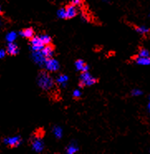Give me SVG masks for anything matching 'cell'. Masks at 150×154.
I'll return each mask as SVG.
<instances>
[{
  "label": "cell",
  "mask_w": 150,
  "mask_h": 154,
  "mask_svg": "<svg viewBox=\"0 0 150 154\" xmlns=\"http://www.w3.org/2000/svg\"><path fill=\"white\" fill-rule=\"evenodd\" d=\"M37 84L44 91H49L54 86V81L47 71H42L37 76Z\"/></svg>",
  "instance_id": "cell-1"
},
{
  "label": "cell",
  "mask_w": 150,
  "mask_h": 154,
  "mask_svg": "<svg viewBox=\"0 0 150 154\" xmlns=\"http://www.w3.org/2000/svg\"><path fill=\"white\" fill-rule=\"evenodd\" d=\"M6 52H7V51H5L4 49H0V59H2V58H4V57H5Z\"/></svg>",
  "instance_id": "cell-25"
},
{
  "label": "cell",
  "mask_w": 150,
  "mask_h": 154,
  "mask_svg": "<svg viewBox=\"0 0 150 154\" xmlns=\"http://www.w3.org/2000/svg\"><path fill=\"white\" fill-rule=\"evenodd\" d=\"M16 38H17V33L14 32H11L9 33H8L6 36V40L8 42H14Z\"/></svg>",
  "instance_id": "cell-19"
},
{
  "label": "cell",
  "mask_w": 150,
  "mask_h": 154,
  "mask_svg": "<svg viewBox=\"0 0 150 154\" xmlns=\"http://www.w3.org/2000/svg\"><path fill=\"white\" fill-rule=\"evenodd\" d=\"M81 3H82V0H72L71 4H73V5L77 7V6H80Z\"/></svg>",
  "instance_id": "cell-24"
},
{
  "label": "cell",
  "mask_w": 150,
  "mask_h": 154,
  "mask_svg": "<svg viewBox=\"0 0 150 154\" xmlns=\"http://www.w3.org/2000/svg\"><path fill=\"white\" fill-rule=\"evenodd\" d=\"M21 139L20 137L16 136V137H6L4 139V143L6 145H8L9 147H17L19 144L21 143Z\"/></svg>",
  "instance_id": "cell-7"
},
{
  "label": "cell",
  "mask_w": 150,
  "mask_h": 154,
  "mask_svg": "<svg viewBox=\"0 0 150 154\" xmlns=\"http://www.w3.org/2000/svg\"><path fill=\"white\" fill-rule=\"evenodd\" d=\"M32 147L37 152H42L44 148L43 141L42 140L40 137H35L33 140V142H32Z\"/></svg>",
  "instance_id": "cell-6"
},
{
  "label": "cell",
  "mask_w": 150,
  "mask_h": 154,
  "mask_svg": "<svg viewBox=\"0 0 150 154\" xmlns=\"http://www.w3.org/2000/svg\"><path fill=\"white\" fill-rule=\"evenodd\" d=\"M148 112H149V114H150V95H149V97H148Z\"/></svg>",
  "instance_id": "cell-26"
},
{
  "label": "cell",
  "mask_w": 150,
  "mask_h": 154,
  "mask_svg": "<svg viewBox=\"0 0 150 154\" xmlns=\"http://www.w3.org/2000/svg\"><path fill=\"white\" fill-rule=\"evenodd\" d=\"M68 81V76L66 75H60L57 78V82L60 85L61 87H66L67 86V82Z\"/></svg>",
  "instance_id": "cell-14"
},
{
  "label": "cell",
  "mask_w": 150,
  "mask_h": 154,
  "mask_svg": "<svg viewBox=\"0 0 150 154\" xmlns=\"http://www.w3.org/2000/svg\"><path fill=\"white\" fill-rule=\"evenodd\" d=\"M149 152H150V150H149Z\"/></svg>",
  "instance_id": "cell-29"
},
{
  "label": "cell",
  "mask_w": 150,
  "mask_h": 154,
  "mask_svg": "<svg viewBox=\"0 0 150 154\" xmlns=\"http://www.w3.org/2000/svg\"><path fill=\"white\" fill-rule=\"evenodd\" d=\"M131 94L133 95V96H140V95H142L143 94V91L139 90V89H133V91H131Z\"/></svg>",
  "instance_id": "cell-22"
},
{
  "label": "cell",
  "mask_w": 150,
  "mask_h": 154,
  "mask_svg": "<svg viewBox=\"0 0 150 154\" xmlns=\"http://www.w3.org/2000/svg\"><path fill=\"white\" fill-rule=\"evenodd\" d=\"M41 51L46 58H51V57H53L54 55L53 47L51 46L50 44L49 45H45V47L42 48V50Z\"/></svg>",
  "instance_id": "cell-10"
},
{
  "label": "cell",
  "mask_w": 150,
  "mask_h": 154,
  "mask_svg": "<svg viewBox=\"0 0 150 154\" xmlns=\"http://www.w3.org/2000/svg\"><path fill=\"white\" fill-rule=\"evenodd\" d=\"M41 38V40L42 41V42H43L45 45H49L52 42V38L49 35H47V34H42L41 36H39Z\"/></svg>",
  "instance_id": "cell-18"
},
{
  "label": "cell",
  "mask_w": 150,
  "mask_h": 154,
  "mask_svg": "<svg viewBox=\"0 0 150 154\" xmlns=\"http://www.w3.org/2000/svg\"><path fill=\"white\" fill-rule=\"evenodd\" d=\"M6 51H7V53L8 55L15 56V55H17L18 53L19 49H18V47L17 46V44H15L14 42H8Z\"/></svg>",
  "instance_id": "cell-9"
},
{
  "label": "cell",
  "mask_w": 150,
  "mask_h": 154,
  "mask_svg": "<svg viewBox=\"0 0 150 154\" xmlns=\"http://www.w3.org/2000/svg\"><path fill=\"white\" fill-rule=\"evenodd\" d=\"M96 83V79L90 75L88 71L82 72L80 76V87H84V86H90L93 85L94 84Z\"/></svg>",
  "instance_id": "cell-2"
},
{
  "label": "cell",
  "mask_w": 150,
  "mask_h": 154,
  "mask_svg": "<svg viewBox=\"0 0 150 154\" xmlns=\"http://www.w3.org/2000/svg\"><path fill=\"white\" fill-rule=\"evenodd\" d=\"M75 66H76V68L77 70H80V71H82V72H85V71H88L89 70V66L88 65L86 64V62L84 61L83 60H77L76 62H75Z\"/></svg>",
  "instance_id": "cell-11"
},
{
  "label": "cell",
  "mask_w": 150,
  "mask_h": 154,
  "mask_svg": "<svg viewBox=\"0 0 150 154\" xmlns=\"http://www.w3.org/2000/svg\"><path fill=\"white\" fill-rule=\"evenodd\" d=\"M135 30H136L138 33L141 34V35H144V34H147L149 32L150 28L146 27V26H139V27H136Z\"/></svg>",
  "instance_id": "cell-16"
},
{
  "label": "cell",
  "mask_w": 150,
  "mask_h": 154,
  "mask_svg": "<svg viewBox=\"0 0 150 154\" xmlns=\"http://www.w3.org/2000/svg\"><path fill=\"white\" fill-rule=\"evenodd\" d=\"M45 69L51 72H55L60 69V64L58 62V60L53 58H47L46 60V62L44 64Z\"/></svg>",
  "instance_id": "cell-3"
},
{
  "label": "cell",
  "mask_w": 150,
  "mask_h": 154,
  "mask_svg": "<svg viewBox=\"0 0 150 154\" xmlns=\"http://www.w3.org/2000/svg\"><path fill=\"white\" fill-rule=\"evenodd\" d=\"M138 56L143 57H150V51L146 48H141L138 53Z\"/></svg>",
  "instance_id": "cell-20"
},
{
  "label": "cell",
  "mask_w": 150,
  "mask_h": 154,
  "mask_svg": "<svg viewBox=\"0 0 150 154\" xmlns=\"http://www.w3.org/2000/svg\"><path fill=\"white\" fill-rule=\"evenodd\" d=\"M78 151V147L76 143L70 144L67 148V152L69 154H74Z\"/></svg>",
  "instance_id": "cell-17"
},
{
  "label": "cell",
  "mask_w": 150,
  "mask_h": 154,
  "mask_svg": "<svg viewBox=\"0 0 150 154\" xmlns=\"http://www.w3.org/2000/svg\"><path fill=\"white\" fill-rule=\"evenodd\" d=\"M57 17L59 18H67V15H66V8H60L59 10L57 11Z\"/></svg>",
  "instance_id": "cell-21"
},
{
  "label": "cell",
  "mask_w": 150,
  "mask_h": 154,
  "mask_svg": "<svg viewBox=\"0 0 150 154\" xmlns=\"http://www.w3.org/2000/svg\"><path fill=\"white\" fill-rule=\"evenodd\" d=\"M135 62L139 66H149L150 65V57H143L137 56L134 58Z\"/></svg>",
  "instance_id": "cell-12"
},
{
  "label": "cell",
  "mask_w": 150,
  "mask_h": 154,
  "mask_svg": "<svg viewBox=\"0 0 150 154\" xmlns=\"http://www.w3.org/2000/svg\"><path fill=\"white\" fill-rule=\"evenodd\" d=\"M77 8L73 4L69 5L66 8V15H67V18H72V17H76L77 15Z\"/></svg>",
  "instance_id": "cell-8"
},
{
  "label": "cell",
  "mask_w": 150,
  "mask_h": 154,
  "mask_svg": "<svg viewBox=\"0 0 150 154\" xmlns=\"http://www.w3.org/2000/svg\"><path fill=\"white\" fill-rule=\"evenodd\" d=\"M31 47L32 50L37 51H42V48L45 47V44L41 40L40 37H33L31 38Z\"/></svg>",
  "instance_id": "cell-5"
},
{
  "label": "cell",
  "mask_w": 150,
  "mask_h": 154,
  "mask_svg": "<svg viewBox=\"0 0 150 154\" xmlns=\"http://www.w3.org/2000/svg\"><path fill=\"white\" fill-rule=\"evenodd\" d=\"M2 23H2V22H1V20H0V26L2 25Z\"/></svg>",
  "instance_id": "cell-28"
},
{
  "label": "cell",
  "mask_w": 150,
  "mask_h": 154,
  "mask_svg": "<svg viewBox=\"0 0 150 154\" xmlns=\"http://www.w3.org/2000/svg\"><path fill=\"white\" fill-rule=\"evenodd\" d=\"M1 13H2V9H1V7H0V14H1Z\"/></svg>",
  "instance_id": "cell-27"
},
{
  "label": "cell",
  "mask_w": 150,
  "mask_h": 154,
  "mask_svg": "<svg viewBox=\"0 0 150 154\" xmlns=\"http://www.w3.org/2000/svg\"><path fill=\"white\" fill-rule=\"evenodd\" d=\"M72 94H73L74 98H80L81 96V92L79 90H75Z\"/></svg>",
  "instance_id": "cell-23"
},
{
  "label": "cell",
  "mask_w": 150,
  "mask_h": 154,
  "mask_svg": "<svg viewBox=\"0 0 150 154\" xmlns=\"http://www.w3.org/2000/svg\"><path fill=\"white\" fill-rule=\"evenodd\" d=\"M32 57H33V59L35 61V63H37V65H39L40 66L44 67V64L46 62V60L47 58L44 57L43 54L42 53L41 51H33V54H32Z\"/></svg>",
  "instance_id": "cell-4"
},
{
  "label": "cell",
  "mask_w": 150,
  "mask_h": 154,
  "mask_svg": "<svg viewBox=\"0 0 150 154\" xmlns=\"http://www.w3.org/2000/svg\"><path fill=\"white\" fill-rule=\"evenodd\" d=\"M22 37H25V38H28V39H31L34 37V31L33 28L31 27H28V28H25L23 31H21L19 32Z\"/></svg>",
  "instance_id": "cell-13"
},
{
  "label": "cell",
  "mask_w": 150,
  "mask_h": 154,
  "mask_svg": "<svg viewBox=\"0 0 150 154\" xmlns=\"http://www.w3.org/2000/svg\"><path fill=\"white\" fill-rule=\"evenodd\" d=\"M52 133L57 138H61L62 134H63V131H62V128L59 126H55L52 129Z\"/></svg>",
  "instance_id": "cell-15"
}]
</instances>
